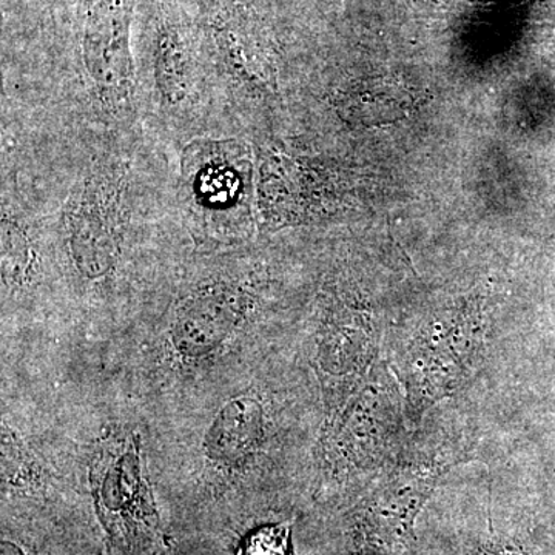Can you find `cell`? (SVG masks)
Wrapping results in <instances>:
<instances>
[{
    "label": "cell",
    "instance_id": "obj_4",
    "mask_svg": "<svg viewBox=\"0 0 555 555\" xmlns=\"http://www.w3.org/2000/svg\"><path fill=\"white\" fill-rule=\"evenodd\" d=\"M105 555H164L169 539L142 473L138 437L109 441L90 474Z\"/></svg>",
    "mask_w": 555,
    "mask_h": 555
},
{
    "label": "cell",
    "instance_id": "obj_9",
    "mask_svg": "<svg viewBox=\"0 0 555 555\" xmlns=\"http://www.w3.org/2000/svg\"><path fill=\"white\" fill-rule=\"evenodd\" d=\"M496 555H524V554H496Z\"/></svg>",
    "mask_w": 555,
    "mask_h": 555
},
{
    "label": "cell",
    "instance_id": "obj_7",
    "mask_svg": "<svg viewBox=\"0 0 555 555\" xmlns=\"http://www.w3.org/2000/svg\"><path fill=\"white\" fill-rule=\"evenodd\" d=\"M238 555H292V524L261 526L241 542Z\"/></svg>",
    "mask_w": 555,
    "mask_h": 555
},
{
    "label": "cell",
    "instance_id": "obj_5",
    "mask_svg": "<svg viewBox=\"0 0 555 555\" xmlns=\"http://www.w3.org/2000/svg\"><path fill=\"white\" fill-rule=\"evenodd\" d=\"M171 309V339L181 352L203 356L221 345L257 305L255 281L243 266H211L190 281Z\"/></svg>",
    "mask_w": 555,
    "mask_h": 555
},
{
    "label": "cell",
    "instance_id": "obj_2",
    "mask_svg": "<svg viewBox=\"0 0 555 555\" xmlns=\"http://www.w3.org/2000/svg\"><path fill=\"white\" fill-rule=\"evenodd\" d=\"M233 129L248 141L276 139L286 108L283 54L268 17L250 0H195Z\"/></svg>",
    "mask_w": 555,
    "mask_h": 555
},
{
    "label": "cell",
    "instance_id": "obj_8",
    "mask_svg": "<svg viewBox=\"0 0 555 555\" xmlns=\"http://www.w3.org/2000/svg\"><path fill=\"white\" fill-rule=\"evenodd\" d=\"M2 555H27V554H25L24 551H22L20 546L14 545L13 542H5V540H3Z\"/></svg>",
    "mask_w": 555,
    "mask_h": 555
},
{
    "label": "cell",
    "instance_id": "obj_6",
    "mask_svg": "<svg viewBox=\"0 0 555 555\" xmlns=\"http://www.w3.org/2000/svg\"><path fill=\"white\" fill-rule=\"evenodd\" d=\"M261 430V406L250 398H236L219 412L204 448L214 462L241 465L257 448Z\"/></svg>",
    "mask_w": 555,
    "mask_h": 555
},
{
    "label": "cell",
    "instance_id": "obj_1",
    "mask_svg": "<svg viewBox=\"0 0 555 555\" xmlns=\"http://www.w3.org/2000/svg\"><path fill=\"white\" fill-rule=\"evenodd\" d=\"M141 11L133 43L144 129L177 152L199 138L238 137L195 0H145Z\"/></svg>",
    "mask_w": 555,
    "mask_h": 555
},
{
    "label": "cell",
    "instance_id": "obj_3",
    "mask_svg": "<svg viewBox=\"0 0 555 555\" xmlns=\"http://www.w3.org/2000/svg\"><path fill=\"white\" fill-rule=\"evenodd\" d=\"M178 198L195 248L259 238L255 149L243 137L199 138L178 150Z\"/></svg>",
    "mask_w": 555,
    "mask_h": 555
}]
</instances>
